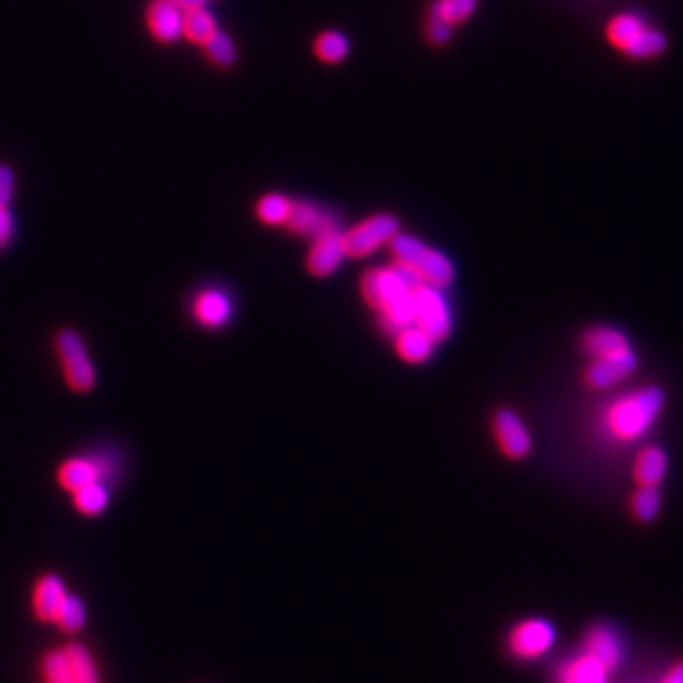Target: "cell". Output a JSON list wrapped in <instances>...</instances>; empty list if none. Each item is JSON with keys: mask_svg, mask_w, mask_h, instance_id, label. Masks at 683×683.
Returning a JSON list of instances; mask_svg holds the SVG:
<instances>
[{"mask_svg": "<svg viewBox=\"0 0 683 683\" xmlns=\"http://www.w3.org/2000/svg\"><path fill=\"white\" fill-rule=\"evenodd\" d=\"M427 37H429L433 44L443 46L452 37V25H448L443 19L431 18L429 16V21H427Z\"/></svg>", "mask_w": 683, "mask_h": 683, "instance_id": "d6a6232c", "label": "cell"}, {"mask_svg": "<svg viewBox=\"0 0 683 683\" xmlns=\"http://www.w3.org/2000/svg\"><path fill=\"white\" fill-rule=\"evenodd\" d=\"M610 672L598 665L589 655L581 653L564 661L556 670L554 683H608Z\"/></svg>", "mask_w": 683, "mask_h": 683, "instance_id": "d6986e66", "label": "cell"}, {"mask_svg": "<svg viewBox=\"0 0 683 683\" xmlns=\"http://www.w3.org/2000/svg\"><path fill=\"white\" fill-rule=\"evenodd\" d=\"M14 240V217L8 205H0V251Z\"/></svg>", "mask_w": 683, "mask_h": 683, "instance_id": "e575fe53", "label": "cell"}, {"mask_svg": "<svg viewBox=\"0 0 683 683\" xmlns=\"http://www.w3.org/2000/svg\"><path fill=\"white\" fill-rule=\"evenodd\" d=\"M44 683H76L65 649L50 651L42 661Z\"/></svg>", "mask_w": 683, "mask_h": 683, "instance_id": "f1b7e54d", "label": "cell"}, {"mask_svg": "<svg viewBox=\"0 0 683 683\" xmlns=\"http://www.w3.org/2000/svg\"><path fill=\"white\" fill-rule=\"evenodd\" d=\"M646 23L634 14H621L613 18L608 25V38L619 50L627 52L628 48L646 31Z\"/></svg>", "mask_w": 683, "mask_h": 683, "instance_id": "603a6c76", "label": "cell"}, {"mask_svg": "<svg viewBox=\"0 0 683 683\" xmlns=\"http://www.w3.org/2000/svg\"><path fill=\"white\" fill-rule=\"evenodd\" d=\"M65 596H67V591H65V583L61 581V577H57L54 573L40 577L35 587V596H33V606H35L38 619L44 623H54Z\"/></svg>", "mask_w": 683, "mask_h": 683, "instance_id": "ac0fdd59", "label": "cell"}, {"mask_svg": "<svg viewBox=\"0 0 683 683\" xmlns=\"http://www.w3.org/2000/svg\"><path fill=\"white\" fill-rule=\"evenodd\" d=\"M663 496L655 486H638L630 496V511L638 522L649 524L661 515Z\"/></svg>", "mask_w": 683, "mask_h": 683, "instance_id": "7402d4cb", "label": "cell"}, {"mask_svg": "<svg viewBox=\"0 0 683 683\" xmlns=\"http://www.w3.org/2000/svg\"><path fill=\"white\" fill-rule=\"evenodd\" d=\"M668 473V454L657 444L644 446L632 465V479L636 486H655L659 488Z\"/></svg>", "mask_w": 683, "mask_h": 683, "instance_id": "2e32d148", "label": "cell"}, {"mask_svg": "<svg viewBox=\"0 0 683 683\" xmlns=\"http://www.w3.org/2000/svg\"><path fill=\"white\" fill-rule=\"evenodd\" d=\"M202 46H204L207 57L213 63L221 65V67H228V65H232L236 61V46H234L232 38L228 37L226 33H222V31H217Z\"/></svg>", "mask_w": 683, "mask_h": 683, "instance_id": "4dcf8cb0", "label": "cell"}, {"mask_svg": "<svg viewBox=\"0 0 683 683\" xmlns=\"http://www.w3.org/2000/svg\"><path fill=\"white\" fill-rule=\"evenodd\" d=\"M350 52V42L338 31H327L315 40V54L325 63H338Z\"/></svg>", "mask_w": 683, "mask_h": 683, "instance_id": "83f0119b", "label": "cell"}, {"mask_svg": "<svg viewBox=\"0 0 683 683\" xmlns=\"http://www.w3.org/2000/svg\"><path fill=\"white\" fill-rule=\"evenodd\" d=\"M105 469L114 473V465L107 458H69L59 465L57 482L63 490L73 494L74 490L90 482H107L109 475L105 473Z\"/></svg>", "mask_w": 683, "mask_h": 683, "instance_id": "8fae6325", "label": "cell"}, {"mask_svg": "<svg viewBox=\"0 0 683 683\" xmlns=\"http://www.w3.org/2000/svg\"><path fill=\"white\" fill-rule=\"evenodd\" d=\"M412 325L422 329L435 342H443L452 331V317L443 289L414 283L412 285Z\"/></svg>", "mask_w": 683, "mask_h": 683, "instance_id": "8992f818", "label": "cell"}, {"mask_svg": "<svg viewBox=\"0 0 683 683\" xmlns=\"http://www.w3.org/2000/svg\"><path fill=\"white\" fill-rule=\"evenodd\" d=\"M109 484L103 480L90 482L73 492V503L78 513L86 517H97L109 507Z\"/></svg>", "mask_w": 683, "mask_h": 683, "instance_id": "44dd1931", "label": "cell"}, {"mask_svg": "<svg viewBox=\"0 0 683 683\" xmlns=\"http://www.w3.org/2000/svg\"><path fill=\"white\" fill-rule=\"evenodd\" d=\"M346 259L342 232L333 230L314 238V243L306 257V268L315 277H327L334 274L342 260Z\"/></svg>", "mask_w": 683, "mask_h": 683, "instance_id": "4fadbf2b", "label": "cell"}, {"mask_svg": "<svg viewBox=\"0 0 683 683\" xmlns=\"http://www.w3.org/2000/svg\"><path fill=\"white\" fill-rule=\"evenodd\" d=\"M638 369V355L632 348L592 357L583 372L585 384L592 389H608L621 384Z\"/></svg>", "mask_w": 683, "mask_h": 683, "instance_id": "ba28073f", "label": "cell"}, {"mask_svg": "<svg viewBox=\"0 0 683 683\" xmlns=\"http://www.w3.org/2000/svg\"><path fill=\"white\" fill-rule=\"evenodd\" d=\"M185 8L173 0H152L147 8V25L150 35L158 42L171 44L183 37Z\"/></svg>", "mask_w": 683, "mask_h": 683, "instance_id": "7c38bea8", "label": "cell"}, {"mask_svg": "<svg viewBox=\"0 0 683 683\" xmlns=\"http://www.w3.org/2000/svg\"><path fill=\"white\" fill-rule=\"evenodd\" d=\"M54 623H57L65 632H78L86 623V606H84V602L78 596L67 592L63 604L59 606Z\"/></svg>", "mask_w": 683, "mask_h": 683, "instance_id": "f546056e", "label": "cell"}, {"mask_svg": "<svg viewBox=\"0 0 683 683\" xmlns=\"http://www.w3.org/2000/svg\"><path fill=\"white\" fill-rule=\"evenodd\" d=\"M666 405L659 386H644L611 401L602 414V427L615 443H634L649 433Z\"/></svg>", "mask_w": 683, "mask_h": 683, "instance_id": "6da1fadb", "label": "cell"}, {"mask_svg": "<svg viewBox=\"0 0 683 683\" xmlns=\"http://www.w3.org/2000/svg\"><path fill=\"white\" fill-rule=\"evenodd\" d=\"M397 234L399 222L388 213L372 215L365 221L357 222L350 230L342 232L346 259H365L380 247L389 245V241Z\"/></svg>", "mask_w": 683, "mask_h": 683, "instance_id": "52a82bcc", "label": "cell"}, {"mask_svg": "<svg viewBox=\"0 0 683 683\" xmlns=\"http://www.w3.org/2000/svg\"><path fill=\"white\" fill-rule=\"evenodd\" d=\"M583 653L608 672H615L625 657L621 636L610 625H592L583 636Z\"/></svg>", "mask_w": 683, "mask_h": 683, "instance_id": "30bf717a", "label": "cell"}, {"mask_svg": "<svg viewBox=\"0 0 683 683\" xmlns=\"http://www.w3.org/2000/svg\"><path fill=\"white\" fill-rule=\"evenodd\" d=\"M217 21L205 6L188 8L185 10L183 35L194 44H205L209 38L217 33Z\"/></svg>", "mask_w": 683, "mask_h": 683, "instance_id": "cb8c5ba5", "label": "cell"}, {"mask_svg": "<svg viewBox=\"0 0 683 683\" xmlns=\"http://www.w3.org/2000/svg\"><path fill=\"white\" fill-rule=\"evenodd\" d=\"M665 48V35L661 31L646 27V31L628 48L627 54L634 59H647V57L659 56Z\"/></svg>", "mask_w": 683, "mask_h": 683, "instance_id": "1f68e13d", "label": "cell"}, {"mask_svg": "<svg viewBox=\"0 0 683 683\" xmlns=\"http://www.w3.org/2000/svg\"><path fill=\"white\" fill-rule=\"evenodd\" d=\"M494 437L498 443L499 450L511 458V460H520L526 458L532 450V437L526 429L524 422L520 420V416L515 414L509 408H501L494 416Z\"/></svg>", "mask_w": 683, "mask_h": 683, "instance_id": "9c48e42d", "label": "cell"}, {"mask_svg": "<svg viewBox=\"0 0 683 683\" xmlns=\"http://www.w3.org/2000/svg\"><path fill=\"white\" fill-rule=\"evenodd\" d=\"M192 315L205 329H221L232 317V300L221 289H205L194 298Z\"/></svg>", "mask_w": 683, "mask_h": 683, "instance_id": "5bb4252c", "label": "cell"}, {"mask_svg": "<svg viewBox=\"0 0 683 683\" xmlns=\"http://www.w3.org/2000/svg\"><path fill=\"white\" fill-rule=\"evenodd\" d=\"M556 644V628L541 617H528L515 623L505 636L509 655L522 663H532L545 657Z\"/></svg>", "mask_w": 683, "mask_h": 683, "instance_id": "5b68a950", "label": "cell"}, {"mask_svg": "<svg viewBox=\"0 0 683 683\" xmlns=\"http://www.w3.org/2000/svg\"><path fill=\"white\" fill-rule=\"evenodd\" d=\"M435 344L437 342L431 336H427L422 329L414 325H408L395 333V351L408 365H422L429 361Z\"/></svg>", "mask_w": 683, "mask_h": 683, "instance_id": "e0dca14e", "label": "cell"}, {"mask_svg": "<svg viewBox=\"0 0 683 683\" xmlns=\"http://www.w3.org/2000/svg\"><path fill=\"white\" fill-rule=\"evenodd\" d=\"M293 200L283 194H266L257 204V217L268 226H285L291 215Z\"/></svg>", "mask_w": 683, "mask_h": 683, "instance_id": "484cf974", "label": "cell"}, {"mask_svg": "<svg viewBox=\"0 0 683 683\" xmlns=\"http://www.w3.org/2000/svg\"><path fill=\"white\" fill-rule=\"evenodd\" d=\"M16 190V175L4 164H0V205H8L14 198Z\"/></svg>", "mask_w": 683, "mask_h": 683, "instance_id": "836d02e7", "label": "cell"}, {"mask_svg": "<svg viewBox=\"0 0 683 683\" xmlns=\"http://www.w3.org/2000/svg\"><path fill=\"white\" fill-rule=\"evenodd\" d=\"M173 2H177L181 8L188 10V8H198V6H205V2H207V0H173Z\"/></svg>", "mask_w": 683, "mask_h": 683, "instance_id": "8d00e7d4", "label": "cell"}, {"mask_svg": "<svg viewBox=\"0 0 683 683\" xmlns=\"http://www.w3.org/2000/svg\"><path fill=\"white\" fill-rule=\"evenodd\" d=\"M359 287L388 333L395 334L412 325V285L393 264L367 270Z\"/></svg>", "mask_w": 683, "mask_h": 683, "instance_id": "7a4b0ae2", "label": "cell"}, {"mask_svg": "<svg viewBox=\"0 0 683 683\" xmlns=\"http://www.w3.org/2000/svg\"><path fill=\"white\" fill-rule=\"evenodd\" d=\"M56 353L63 378L74 393H88L95 388L97 372L82 336L69 329L56 334Z\"/></svg>", "mask_w": 683, "mask_h": 683, "instance_id": "277c9868", "label": "cell"}, {"mask_svg": "<svg viewBox=\"0 0 683 683\" xmlns=\"http://www.w3.org/2000/svg\"><path fill=\"white\" fill-rule=\"evenodd\" d=\"M581 346L591 357H600L615 351L628 350L630 340L627 334L611 325H596L583 334Z\"/></svg>", "mask_w": 683, "mask_h": 683, "instance_id": "ffe728a7", "label": "cell"}, {"mask_svg": "<svg viewBox=\"0 0 683 683\" xmlns=\"http://www.w3.org/2000/svg\"><path fill=\"white\" fill-rule=\"evenodd\" d=\"M285 228H289L293 234L317 238L321 234L336 230V222L325 211H321L317 205L310 202H293L291 215L285 222Z\"/></svg>", "mask_w": 683, "mask_h": 683, "instance_id": "9a60e30c", "label": "cell"}, {"mask_svg": "<svg viewBox=\"0 0 683 683\" xmlns=\"http://www.w3.org/2000/svg\"><path fill=\"white\" fill-rule=\"evenodd\" d=\"M661 683H683V661L676 663L674 666H670L666 670L665 676Z\"/></svg>", "mask_w": 683, "mask_h": 683, "instance_id": "d590c367", "label": "cell"}, {"mask_svg": "<svg viewBox=\"0 0 683 683\" xmlns=\"http://www.w3.org/2000/svg\"><path fill=\"white\" fill-rule=\"evenodd\" d=\"M475 6L477 0H437L431 6L429 16L443 19L448 25H456L469 18L475 12Z\"/></svg>", "mask_w": 683, "mask_h": 683, "instance_id": "4316f807", "label": "cell"}, {"mask_svg": "<svg viewBox=\"0 0 683 683\" xmlns=\"http://www.w3.org/2000/svg\"><path fill=\"white\" fill-rule=\"evenodd\" d=\"M65 653H67V659L73 668L74 682L101 683L99 670H97V665H95L88 647L80 646V644H69L65 647Z\"/></svg>", "mask_w": 683, "mask_h": 683, "instance_id": "d4e9b609", "label": "cell"}, {"mask_svg": "<svg viewBox=\"0 0 683 683\" xmlns=\"http://www.w3.org/2000/svg\"><path fill=\"white\" fill-rule=\"evenodd\" d=\"M389 249L393 255V266L407 277L410 285L425 283L437 289H446L452 283V262L424 241L407 234H397L389 241Z\"/></svg>", "mask_w": 683, "mask_h": 683, "instance_id": "3957f363", "label": "cell"}]
</instances>
